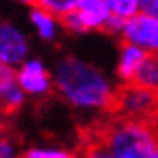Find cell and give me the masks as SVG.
Returning <instances> with one entry per match:
<instances>
[{
  "label": "cell",
  "instance_id": "cell-1",
  "mask_svg": "<svg viewBox=\"0 0 158 158\" xmlns=\"http://www.w3.org/2000/svg\"><path fill=\"white\" fill-rule=\"evenodd\" d=\"M52 74L55 94L69 107L86 112L114 109L118 88L114 80L92 61L67 53L55 61Z\"/></svg>",
  "mask_w": 158,
  "mask_h": 158
},
{
  "label": "cell",
  "instance_id": "cell-2",
  "mask_svg": "<svg viewBox=\"0 0 158 158\" xmlns=\"http://www.w3.org/2000/svg\"><path fill=\"white\" fill-rule=\"evenodd\" d=\"M112 158H154L158 147V126L154 120L116 118L101 131Z\"/></svg>",
  "mask_w": 158,
  "mask_h": 158
},
{
  "label": "cell",
  "instance_id": "cell-3",
  "mask_svg": "<svg viewBox=\"0 0 158 158\" xmlns=\"http://www.w3.org/2000/svg\"><path fill=\"white\" fill-rule=\"evenodd\" d=\"M114 109L122 118L154 120L158 116V92L139 84H126L118 88Z\"/></svg>",
  "mask_w": 158,
  "mask_h": 158
},
{
  "label": "cell",
  "instance_id": "cell-4",
  "mask_svg": "<svg viewBox=\"0 0 158 158\" xmlns=\"http://www.w3.org/2000/svg\"><path fill=\"white\" fill-rule=\"evenodd\" d=\"M31 55V40L27 32L14 21L0 23V67L19 69Z\"/></svg>",
  "mask_w": 158,
  "mask_h": 158
},
{
  "label": "cell",
  "instance_id": "cell-5",
  "mask_svg": "<svg viewBox=\"0 0 158 158\" xmlns=\"http://www.w3.org/2000/svg\"><path fill=\"white\" fill-rule=\"evenodd\" d=\"M120 40L133 44L149 55H158V17L137 14L124 23Z\"/></svg>",
  "mask_w": 158,
  "mask_h": 158
},
{
  "label": "cell",
  "instance_id": "cell-6",
  "mask_svg": "<svg viewBox=\"0 0 158 158\" xmlns=\"http://www.w3.org/2000/svg\"><path fill=\"white\" fill-rule=\"evenodd\" d=\"M17 82L29 97H46L53 88V74L40 57H29L15 69Z\"/></svg>",
  "mask_w": 158,
  "mask_h": 158
},
{
  "label": "cell",
  "instance_id": "cell-7",
  "mask_svg": "<svg viewBox=\"0 0 158 158\" xmlns=\"http://www.w3.org/2000/svg\"><path fill=\"white\" fill-rule=\"evenodd\" d=\"M149 53L145 50L133 46V44L122 42L118 48V57H116V65H114V76L116 80L126 86V84H133L135 78H137V73L143 67V63L147 61Z\"/></svg>",
  "mask_w": 158,
  "mask_h": 158
},
{
  "label": "cell",
  "instance_id": "cell-8",
  "mask_svg": "<svg viewBox=\"0 0 158 158\" xmlns=\"http://www.w3.org/2000/svg\"><path fill=\"white\" fill-rule=\"evenodd\" d=\"M74 14L80 19L84 32L107 31V25L112 17L105 0H78Z\"/></svg>",
  "mask_w": 158,
  "mask_h": 158
},
{
  "label": "cell",
  "instance_id": "cell-9",
  "mask_svg": "<svg viewBox=\"0 0 158 158\" xmlns=\"http://www.w3.org/2000/svg\"><path fill=\"white\" fill-rule=\"evenodd\" d=\"M25 89L19 86L15 69L10 67H0V101L6 112H15L25 105L27 101Z\"/></svg>",
  "mask_w": 158,
  "mask_h": 158
},
{
  "label": "cell",
  "instance_id": "cell-10",
  "mask_svg": "<svg viewBox=\"0 0 158 158\" xmlns=\"http://www.w3.org/2000/svg\"><path fill=\"white\" fill-rule=\"evenodd\" d=\"M29 23L36 38L42 42H55L59 38V31L63 29L59 17H55L48 14L46 10H40L36 6L29 10Z\"/></svg>",
  "mask_w": 158,
  "mask_h": 158
},
{
  "label": "cell",
  "instance_id": "cell-11",
  "mask_svg": "<svg viewBox=\"0 0 158 158\" xmlns=\"http://www.w3.org/2000/svg\"><path fill=\"white\" fill-rule=\"evenodd\" d=\"M21 158H76L71 151L57 145H31L21 151Z\"/></svg>",
  "mask_w": 158,
  "mask_h": 158
},
{
  "label": "cell",
  "instance_id": "cell-12",
  "mask_svg": "<svg viewBox=\"0 0 158 158\" xmlns=\"http://www.w3.org/2000/svg\"><path fill=\"white\" fill-rule=\"evenodd\" d=\"M133 84H139L143 88L152 89V92H158V55H149L147 57Z\"/></svg>",
  "mask_w": 158,
  "mask_h": 158
},
{
  "label": "cell",
  "instance_id": "cell-13",
  "mask_svg": "<svg viewBox=\"0 0 158 158\" xmlns=\"http://www.w3.org/2000/svg\"><path fill=\"white\" fill-rule=\"evenodd\" d=\"M76 4H78V0H36V8L46 10L48 14L59 17V19L74 12Z\"/></svg>",
  "mask_w": 158,
  "mask_h": 158
},
{
  "label": "cell",
  "instance_id": "cell-14",
  "mask_svg": "<svg viewBox=\"0 0 158 158\" xmlns=\"http://www.w3.org/2000/svg\"><path fill=\"white\" fill-rule=\"evenodd\" d=\"M105 4L109 6L112 15H116L124 21H128L139 14V0H105Z\"/></svg>",
  "mask_w": 158,
  "mask_h": 158
},
{
  "label": "cell",
  "instance_id": "cell-15",
  "mask_svg": "<svg viewBox=\"0 0 158 158\" xmlns=\"http://www.w3.org/2000/svg\"><path fill=\"white\" fill-rule=\"evenodd\" d=\"M0 158H21V151L17 149L14 139L10 137L0 139Z\"/></svg>",
  "mask_w": 158,
  "mask_h": 158
},
{
  "label": "cell",
  "instance_id": "cell-16",
  "mask_svg": "<svg viewBox=\"0 0 158 158\" xmlns=\"http://www.w3.org/2000/svg\"><path fill=\"white\" fill-rule=\"evenodd\" d=\"M84 156H88V158H112L109 149L101 141H92L89 143L86 147V151H84Z\"/></svg>",
  "mask_w": 158,
  "mask_h": 158
},
{
  "label": "cell",
  "instance_id": "cell-17",
  "mask_svg": "<svg viewBox=\"0 0 158 158\" xmlns=\"http://www.w3.org/2000/svg\"><path fill=\"white\" fill-rule=\"evenodd\" d=\"M139 14L158 17V0H139Z\"/></svg>",
  "mask_w": 158,
  "mask_h": 158
},
{
  "label": "cell",
  "instance_id": "cell-18",
  "mask_svg": "<svg viewBox=\"0 0 158 158\" xmlns=\"http://www.w3.org/2000/svg\"><path fill=\"white\" fill-rule=\"evenodd\" d=\"M17 2L25 4V6H31V8H35V6H36V0H17Z\"/></svg>",
  "mask_w": 158,
  "mask_h": 158
},
{
  "label": "cell",
  "instance_id": "cell-19",
  "mask_svg": "<svg viewBox=\"0 0 158 158\" xmlns=\"http://www.w3.org/2000/svg\"><path fill=\"white\" fill-rule=\"evenodd\" d=\"M154 158H158V147H156V152H154Z\"/></svg>",
  "mask_w": 158,
  "mask_h": 158
},
{
  "label": "cell",
  "instance_id": "cell-20",
  "mask_svg": "<svg viewBox=\"0 0 158 158\" xmlns=\"http://www.w3.org/2000/svg\"><path fill=\"white\" fill-rule=\"evenodd\" d=\"M76 158H88V156H76Z\"/></svg>",
  "mask_w": 158,
  "mask_h": 158
}]
</instances>
